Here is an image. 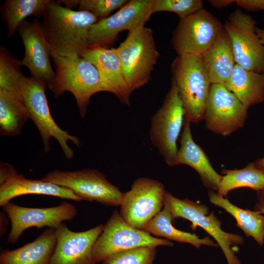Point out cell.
<instances>
[{
  "mask_svg": "<svg viewBox=\"0 0 264 264\" xmlns=\"http://www.w3.org/2000/svg\"><path fill=\"white\" fill-rule=\"evenodd\" d=\"M97 22L89 12L73 10L51 0L41 23L51 51L61 56H81L88 46L89 29Z\"/></svg>",
  "mask_w": 264,
  "mask_h": 264,
  "instance_id": "cell-1",
  "label": "cell"
},
{
  "mask_svg": "<svg viewBox=\"0 0 264 264\" xmlns=\"http://www.w3.org/2000/svg\"><path fill=\"white\" fill-rule=\"evenodd\" d=\"M55 76L47 85L55 97L66 91L73 94L82 117L86 116L91 97L105 91L99 72L90 62L81 56H61L50 51Z\"/></svg>",
  "mask_w": 264,
  "mask_h": 264,
  "instance_id": "cell-2",
  "label": "cell"
},
{
  "mask_svg": "<svg viewBox=\"0 0 264 264\" xmlns=\"http://www.w3.org/2000/svg\"><path fill=\"white\" fill-rule=\"evenodd\" d=\"M173 81L190 123L204 120L211 83L200 54L178 56L171 65Z\"/></svg>",
  "mask_w": 264,
  "mask_h": 264,
  "instance_id": "cell-3",
  "label": "cell"
},
{
  "mask_svg": "<svg viewBox=\"0 0 264 264\" xmlns=\"http://www.w3.org/2000/svg\"><path fill=\"white\" fill-rule=\"evenodd\" d=\"M46 86L45 83L38 79L24 76L16 84L13 91L20 96L28 110L29 119L37 128L44 152H50V141L53 137L59 143L66 158L71 159L74 152L68 142L71 141L77 146H80L81 142L77 137L62 129L54 120L45 94Z\"/></svg>",
  "mask_w": 264,
  "mask_h": 264,
  "instance_id": "cell-4",
  "label": "cell"
},
{
  "mask_svg": "<svg viewBox=\"0 0 264 264\" xmlns=\"http://www.w3.org/2000/svg\"><path fill=\"white\" fill-rule=\"evenodd\" d=\"M114 49L131 90L147 84L160 56L152 29L143 25L129 32L126 39Z\"/></svg>",
  "mask_w": 264,
  "mask_h": 264,
  "instance_id": "cell-5",
  "label": "cell"
},
{
  "mask_svg": "<svg viewBox=\"0 0 264 264\" xmlns=\"http://www.w3.org/2000/svg\"><path fill=\"white\" fill-rule=\"evenodd\" d=\"M184 120L183 105L176 87L172 81L162 105L151 118L149 130L150 141L170 167H175L178 151L177 140Z\"/></svg>",
  "mask_w": 264,
  "mask_h": 264,
  "instance_id": "cell-6",
  "label": "cell"
},
{
  "mask_svg": "<svg viewBox=\"0 0 264 264\" xmlns=\"http://www.w3.org/2000/svg\"><path fill=\"white\" fill-rule=\"evenodd\" d=\"M41 179L67 188L81 200L106 206H120L124 193L103 173L91 169L74 171L53 170Z\"/></svg>",
  "mask_w": 264,
  "mask_h": 264,
  "instance_id": "cell-7",
  "label": "cell"
},
{
  "mask_svg": "<svg viewBox=\"0 0 264 264\" xmlns=\"http://www.w3.org/2000/svg\"><path fill=\"white\" fill-rule=\"evenodd\" d=\"M164 207L171 213L173 221L175 219L181 218L192 222L191 228L193 230L197 226L203 228L220 247L228 264L238 258L233 247L242 245L244 242L243 237L224 231L221 228V222L213 212L209 214V208L206 205L188 198H178L166 191Z\"/></svg>",
  "mask_w": 264,
  "mask_h": 264,
  "instance_id": "cell-8",
  "label": "cell"
},
{
  "mask_svg": "<svg viewBox=\"0 0 264 264\" xmlns=\"http://www.w3.org/2000/svg\"><path fill=\"white\" fill-rule=\"evenodd\" d=\"M169 240L152 236L149 233L135 228L128 224L115 210L97 240L93 249L97 263L118 252L143 246H173Z\"/></svg>",
  "mask_w": 264,
  "mask_h": 264,
  "instance_id": "cell-9",
  "label": "cell"
},
{
  "mask_svg": "<svg viewBox=\"0 0 264 264\" xmlns=\"http://www.w3.org/2000/svg\"><path fill=\"white\" fill-rule=\"evenodd\" d=\"M162 183L148 177H140L124 193L120 216L131 226L143 230L164 207L166 192Z\"/></svg>",
  "mask_w": 264,
  "mask_h": 264,
  "instance_id": "cell-10",
  "label": "cell"
},
{
  "mask_svg": "<svg viewBox=\"0 0 264 264\" xmlns=\"http://www.w3.org/2000/svg\"><path fill=\"white\" fill-rule=\"evenodd\" d=\"M252 17L236 9L223 27L231 40L236 64L258 73L264 72V45L256 31Z\"/></svg>",
  "mask_w": 264,
  "mask_h": 264,
  "instance_id": "cell-11",
  "label": "cell"
},
{
  "mask_svg": "<svg viewBox=\"0 0 264 264\" xmlns=\"http://www.w3.org/2000/svg\"><path fill=\"white\" fill-rule=\"evenodd\" d=\"M223 29V25L206 9L182 19L172 34L173 48L178 56L200 54L214 43Z\"/></svg>",
  "mask_w": 264,
  "mask_h": 264,
  "instance_id": "cell-12",
  "label": "cell"
},
{
  "mask_svg": "<svg viewBox=\"0 0 264 264\" xmlns=\"http://www.w3.org/2000/svg\"><path fill=\"white\" fill-rule=\"evenodd\" d=\"M153 0H130L114 14L98 21L89 29L88 46L108 48L123 31L145 25L153 14Z\"/></svg>",
  "mask_w": 264,
  "mask_h": 264,
  "instance_id": "cell-13",
  "label": "cell"
},
{
  "mask_svg": "<svg viewBox=\"0 0 264 264\" xmlns=\"http://www.w3.org/2000/svg\"><path fill=\"white\" fill-rule=\"evenodd\" d=\"M1 207L11 223L7 237L9 243L17 242L29 228L47 227L56 229L64 221L73 220L77 214L76 206L68 202L47 208L23 207L9 202Z\"/></svg>",
  "mask_w": 264,
  "mask_h": 264,
  "instance_id": "cell-14",
  "label": "cell"
},
{
  "mask_svg": "<svg viewBox=\"0 0 264 264\" xmlns=\"http://www.w3.org/2000/svg\"><path fill=\"white\" fill-rule=\"evenodd\" d=\"M247 110L225 86L212 84L204 115L206 128L221 136L230 135L243 127Z\"/></svg>",
  "mask_w": 264,
  "mask_h": 264,
  "instance_id": "cell-15",
  "label": "cell"
},
{
  "mask_svg": "<svg viewBox=\"0 0 264 264\" xmlns=\"http://www.w3.org/2000/svg\"><path fill=\"white\" fill-rule=\"evenodd\" d=\"M104 228L100 224L78 232L61 224L55 229L56 244L50 264H96L93 249Z\"/></svg>",
  "mask_w": 264,
  "mask_h": 264,
  "instance_id": "cell-16",
  "label": "cell"
},
{
  "mask_svg": "<svg viewBox=\"0 0 264 264\" xmlns=\"http://www.w3.org/2000/svg\"><path fill=\"white\" fill-rule=\"evenodd\" d=\"M50 196L79 202L81 199L70 190L43 181L27 178L19 174L11 164L0 163V206L14 198L26 195Z\"/></svg>",
  "mask_w": 264,
  "mask_h": 264,
  "instance_id": "cell-17",
  "label": "cell"
},
{
  "mask_svg": "<svg viewBox=\"0 0 264 264\" xmlns=\"http://www.w3.org/2000/svg\"><path fill=\"white\" fill-rule=\"evenodd\" d=\"M17 31L22 40L24 55L22 66L30 71L32 77L47 85L55 76L50 63V49L44 37L41 23L37 18L23 21Z\"/></svg>",
  "mask_w": 264,
  "mask_h": 264,
  "instance_id": "cell-18",
  "label": "cell"
},
{
  "mask_svg": "<svg viewBox=\"0 0 264 264\" xmlns=\"http://www.w3.org/2000/svg\"><path fill=\"white\" fill-rule=\"evenodd\" d=\"M81 56L96 67L105 91L113 94L122 104L130 106L132 91L125 79L114 48L88 46Z\"/></svg>",
  "mask_w": 264,
  "mask_h": 264,
  "instance_id": "cell-19",
  "label": "cell"
},
{
  "mask_svg": "<svg viewBox=\"0 0 264 264\" xmlns=\"http://www.w3.org/2000/svg\"><path fill=\"white\" fill-rule=\"evenodd\" d=\"M180 145L174 166L179 165L190 166L198 173L202 184L206 188L218 191L222 176L214 169L203 149L194 141L191 123L185 118Z\"/></svg>",
  "mask_w": 264,
  "mask_h": 264,
  "instance_id": "cell-20",
  "label": "cell"
},
{
  "mask_svg": "<svg viewBox=\"0 0 264 264\" xmlns=\"http://www.w3.org/2000/svg\"><path fill=\"white\" fill-rule=\"evenodd\" d=\"M201 57L211 84L225 86L236 63L231 40L224 27Z\"/></svg>",
  "mask_w": 264,
  "mask_h": 264,
  "instance_id": "cell-21",
  "label": "cell"
},
{
  "mask_svg": "<svg viewBox=\"0 0 264 264\" xmlns=\"http://www.w3.org/2000/svg\"><path fill=\"white\" fill-rule=\"evenodd\" d=\"M55 229L49 228L35 240L0 255V264H50L56 244Z\"/></svg>",
  "mask_w": 264,
  "mask_h": 264,
  "instance_id": "cell-22",
  "label": "cell"
},
{
  "mask_svg": "<svg viewBox=\"0 0 264 264\" xmlns=\"http://www.w3.org/2000/svg\"><path fill=\"white\" fill-rule=\"evenodd\" d=\"M225 87L247 108L264 102V74L236 64Z\"/></svg>",
  "mask_w": 264,
  "mask_h": 264,
  "instance_id": "cell-23",
  "label": "cell"
},
{
  "mask_svg": "<svg viewBox=\"0 0 264 264\" xmlns=\"http://www.w3.org/2000/svg\"><path fill=\"white\" fill-rule=\"evenodd\" d=\"M210 202L232 216L236 225L247 237H251L261 246L264 244V215L257 211L243 209L233 204L227 198L213 190L208 192Z\"/></svg>",
  "mask_w": 264,
  "mask_h": 264,
  "instance_id": "cell-24",
  "label": "cell"
},
{
  "mask_svg": "<svg viewBox=\"0 0 264 264\" xmlns=\"http://www.w3.org/2000/svg\"><path fill=\"white\" fill-rule=\"evenodd\" d=\"M29 119L28 110L20 96L15 91L0 89V135H18Z\"/></svg>",
  "mask_w": 264,
  "mask_h": 264,
  "instance_id": "cell-25",
  "label": "cell"
},
{
  "mask_svg": "<svg viewBox=\"0 0 264 264\" xmlns=\"http://www.w3.org/2000/svg\"><path fill=\"white\" fill-rule=\"evenodd\" d=\"M171 213L165 207L144 228L143 230L168 240L192 244L197 248L202 245L212 247L219 246L209 237L200 238L196 234L191 233L176 228L172 224Z\"/></svg>",
  "mask_w": 264,
  "mask_h": 264,
  "instance_id": "cell-26",
  "label": "cell"
},
{
  "mask_svg": "<svg viewBox=\"0 0 264 264\" xmlns=\"http://www.w3.org/2000/svg\"><path fill=\"white\" fill-rule=\"evenodd\" d=\"M51 0H6L0 8L2 18L7 28V34L11 38L18 30L25 18L43 16Z\"/></svg>",
  "mask_w": 264,
  "mask_h": 264,
  "instance_id": "cell-27",
  "label": "cell"
},
{
  "mask_svg": "<svg viewBox=\"0 0 264 264\" xmlns=\"http://www.w3.org/2000/svg\"><path fill=\"white\" fill-rule=\"evenodd\" d=\"M221 173L223 176L217 191L221 197H226L229 192L237 188H248L257 192L264 188V173L254 162L241 169H223Z\"/></svg>",
  "mask_w": 264,
  "mask_h": 264,
  "instance_id": "cell-28",
  "label": "cell"
},
{
  "mask_svg": "<svg viewBox=\"0 0 264 264\" xmlns=\"http://www.w3.org/2000/svg\"><path fill=\"white\" fill-rule=\"evenodd\" d=\"M22 66L19 60L11 54L7 48H0V89L13 91L16 84L25 76L21 69Z\"/></svg>",
  "mask_w": 264,
  "mask_h": 264,
  "instance_id": "cell-29",
  "label": "cell"
},
{
  "mask_svg": "<svg viewBox=\"0 0 264 264\" xmlns=\"http://www.w3.org/2000/svg\"><path fill=\"white\" fill-rule=\"evenodd\" d=\"M156 247L143 246L112 254L106 257L102 264H154Z\"/></svg>",
  "mask_w": 264,
  "mask_h": 264,
  "instance_id": "cell-30",
  "label": "cell"
},
{
  "mask_svg": "<svg viewBox=\"0 0 264 264\" xmlns=\"http://www.w3.org/2000/svg\"><path fill=\"white\" fill-rule=\"evenodd\" d=\"M201 0H153L152 13L170 12L179 19L186 18L203 8Z\"/></svg>",
  "mask_w": 264,
  "mask_h": 264,
  "instance_id": "cell-31",
  "label": "cell"
},
{
  "mask_svg": "<svg viewBox=\"0 0 264 264\" xmlns=\"http://www.w3.org/2000/svg\"><path fill=\"white\" fill-rule=\"evenodd\" d=\"M127 0H74L78 10L86 11L93 14L98 21L109 16L115 10L120 9Z\"/></svg>",
  "mask_w": 264,
  "mask_h": 264,
  "instance_id": "cell-32",
  "label": "cell"
},
{
  "mask_svg": "<svg viewBox=\"0 0 264 264\" xmlns=\"http://www.w3.org/2000/svg\"><path fill=\"white\" fill-rule=\"evenodd\" d=\"M240 7L250 11H264V0H237Z\"/></svg>",
  "mask_w": 264,
  "mask_h": 264,
  "instance_id": "cell-33",
  "label": "cell"
},
{
  "mask_svg": "<svg viewBox=\"0 0 264 264\" xmlns=\"http://www.w3.org/2000/svg\"><path fill=\"white\" fill-rule=\"evenodd\" d=\"M257 201L255 204L254 209L264 215V188L257 192Z\"/></svg>",
  "mask_w": 264,
  "mask_h": 264,
  "instance_id": "cell-34",
  "label": "cell"
},
{
  "mask_svg": "<svg viewBox=\"0 0 264 264\" xmlns=\"http://www.w3.org/2000/svg\"><path fill=\"white\" fill-rule=\"evenodd\" d=\"M209 2L214 7L222 8L232 5L236 2L234 0H210Z\"/></svg>",
  "mask_w": 264,
  "mask_h": 264,
  "instance_id": "cell-35",
  "label": "cell"
},
{
  "mask_svg": "<svg viewBox=\"0 0 264 264\" xmlns=\"http://www.w3.org/2000/svg\"><path fill=\"white\" fill-rule=\"evenodd\" d=\"M8 217L6 214L3 212L1 211L0 213V236H3L6 231L8 227Z\"/></svg>",
  "mask_w": 264,
  "mask_h": 264,
  "instance_id": "cell-36",
  "label": "cell"
},
{
  "mask_svg": "<svg viewBox=\"0 0 264 264\" xmlns=\"http://www.w3.org/2000/svg\"><path fill=\"white\" fill-rule=\"evenodd\" d=\"M256 31L261 43L264 45V29L256 27Z\"/></svg>",
  "mask_w": 264,
  "mask_h": 264,
  "instance_id": "cell-37",
  "label": "cell"
},
{
  "mask_svg": "<svg viewBox=\"0 0 264 264\" xmlns=\"http://www.w3.org/2000/svg\"><path fill=\"white\" fill-rule=\"evenodd\" d=\"M254 163L257 167L264 173V157L256 160Z\"/></svg>",
  "mask_w": 264,
  "mask_h": 264,
  "instance_id": "cell-38",
  "label": "cell"
},
{
  "mask_svg": "<svg viewBox=\"0 0 264 264\" xmlns=\"http://www.w3.org/2000/svg\"><path fill=\"white\" fill-rule=\"evenodd\" d=\"M229 264H242L240 261L237 258L234 261H233L232 263Z\"/></svg>",
  "mask_w": 264,
  "mask_h": 264,
  "instance_id": "cell-39",
  "label": "cell"
}]
</instances>
